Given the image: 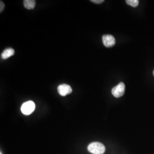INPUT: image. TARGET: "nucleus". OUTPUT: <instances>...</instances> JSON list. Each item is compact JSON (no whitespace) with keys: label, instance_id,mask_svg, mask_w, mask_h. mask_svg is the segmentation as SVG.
I'll return each instance as SVG.
<instances>
[{"label":"nucleus","instance_id":"nucleus-9","mask_svg":"<svg viewBox=\"0 0 154 154\" xmlns=\"http://www.w3.org/2000/svg\"><path fill=\"white\" fill-rule=\"evenodd\" d=\"M1 3H0V4H1V8H0V13H2L3 11H4V8H5V4H4V3L2 1H1V2H0Z\"/></svg>","mask_w":154,"mask_h":154},{"label":"nucleus","instance_id":"nucleus-5","mask_svg":"<svg viewBox=\"0 0 154 154\" xmlns=\"http://www.w3.org/2000/svg\"><path fill=\"white\" fill-rule=\"evenodd\" d=\"M57 90L58 93L61 95V96L65 97L68 94H70L72 93V88L69 85L67 84H62L58 86Z\"/></svg>","mask_w":154,"mask_h":154},{"label":"nucleus","instance_id":"nucleus-6","mask_svg":"<svg viewBox=\"0 0 154 154\" xmlns=\"http://www.w3.org/2000/svg\"><path fill=\"white\" fill-rule=\"evenodd\" d=\"M14 54V50L12 48H7L3 51L1 57L2 59L6 60Z\"/></svg>","mask_w":154,"mask_h":154},{"label":"nucleus","instance_id":"nucleus-10","mask_svg":"<svg viewBox=\"0 0 154 154\" xmlns=\"http://www.w3.org/2000/svg\"><path fill=\"white\" fill-rule=\"evenodd\" d=\"M91 2L95 3V4H101V3L103 2L104 0H91Z\"/></svg>","mask_w":154,"mask_h":154},{"label":"nucleus","instance_id":"nucleus-12","mask_svg":"<svg viewBox=\"0 0 154 154\" xmlns=\"http://www.w3.org/2000/svg\"><path fill=\"white\" fill-rule=\"evenodd\" d=\"M0 154H2V153H1H1H0Z\"/></svg>","mask_w":154,"mask_h":154},{"label":"nucleus","instance_id":"nucleus-11","mask_svg":"<svg viewBox=\"0 0 154 154\" xmlns=\"http://www.w3.org/2000/svg\"><path fill=\"white\" fill-rule=\"evenodd\" d=\"M153 75H154V71H153Z\"/></svg>","mask_w":154,"mask_h":154},{"label":"nucleus","instance_id":"nucleus-2","mask_svg":"<svg viewBox=\"0 0 154 154\" xmlns=\"http://www.w3.org/2000/svg\"><path fill=\"white\" fill-rule=\"evenodd\" d=\"M35 105L34 102L30 100L26 102H25L22 104L21 107V110L24 115H30L35 110Z\"/></svg>","mask_w":154,"mask_h":154},{"label":"nucleus","instance_id":"nucleus-1","mask_svg":"<svg viewBox=\"0 0 154 154\" xmlns=\"http://www.w3.org/2000/svg\"><path fill=\"white\" fill-rule=\"evenodd\" d=\"M88 151L93 154H103L105 152V146L100 142H93L88 146Z\"/></svg>","mask_w":154,"mask_h":154},{"label":"nucleus","instance_id":"nucleus-7","mask_svg":"<svg viewBox=\"0 0 154 154\" xmlns=\"http://www.w3.org/2000/svg\"><path fill=\"white\" fill-rule=\"evenodd\" d=\"M23 5L24 7L29 9H33L35 6V1L34 0H25L23 1Z\"/></svg>","mask_w":154,"mask_h":154},{"label":"nucleus","instance_id":"nucleus-8","mask_svg":"<svg viewBox=\"0 0 154 154\" xmlns=\"http://www.w3.org/2000/svg\"><path fill=\"white\" fill-rule=\"evenodd\" d=\"M126 2L128 5L131 6L133 8L137 7L139 5V1L138 0H126Z\"/></svg>","mask_w":154,"mask_h":154},{"label":"nucleus","instance_id":"nucleus-3","mask_svg":"<svg viewBox=\"0 0 154 154\" xmlns=\"http://www.w3.org/2000/svg\"><path fill=\"white\" fill-rule=\"evenodd\" d=\"M125 85L124 83H119L117 86L112 88L111 93L116 98H119L122 97L125 92Z\"/></svg>","mask_w":154,"mask_h":154},{"label":"nucleus","instance_id":"nucleus-4","mask_svg":"<svg viewBox=\"0 0 154 154\" xmlns=\"http://www.w3.org/2000/svg\"><path fill=\"white\" fill-rule=\"evenodd\" d=\"M102 42L104 46L106 48H111L114 46L116 43L114 37L110 34L103 35L102 36Z\"/></svg>","mask_w":154,"mask_h":154}]
</instances>
